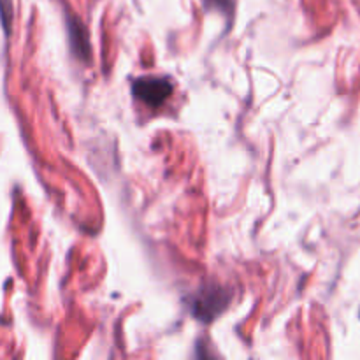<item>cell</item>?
I'll return each mask as SVG.
<instances>
[{"label":"cell","mask_w":360,"mask_h":360,"mask_svg":"<svg viewBox=\"0 0 360 360\" xmlns=\"http://www.w3.org/2000/svg\"><path fill=\"white\" fill-rule=\"evenodd\" d=\"M70 42H72V49L81 56V58H88L90 56V44H88V35L84 32L81 35V30H83V25L79 21H70Z\"/></svg>","instance_id":"obj_3"},{"label":"cell","mask_w":360,"mask_h":360,"mask_svg":"<svg viewBox=\"0 0 360 360\" xmlns=\"http://www.w3.org/2000/svg\"><path fill=\"white\" fill-rule=\"evenodd\" d=\"M132 91L150 108H160L172 94V83L167 77H139L134 81Z\"/></svg>","instance_id":"obj_1"},{"label":"cell","mask_w":360,"mask_h":360,"mask_svg":"<svg viewBox=\"0 0 360 360\" xmlns=\"http://www.w3.org/2000/svg\"><path fill=\"white\" fill-rule=\"evenodd\" d=\"M9 7H11V2L9 0H0V16H2V21H4V27H9Z\"/></svg>","instance_id":"obj_5"},{"label":"cell","mask_w":360,"mask_h":360,"mask_svg":"<svg viewBox=\"0 0 360 360\" xmlns=\"http://www.w3.org/2000/svg\"><path fill=\"white\" fill-rule=\"evenodd\" d=\"M207 9H217L220 13L232 16V11H234V0H204Z\"/></svg>","instance_id":"obj_4"},{"label":"cell","mask_w":360,"mask_h":360,"mask_svg":"<svg viewBox=\"0 0 360 360\" xmlns=\"http://www.w3.org/2000/svg\"><path fill=\"white\" fill-rule=\"evenodd\" d=\"M227 302L229 297H225V290H221V288H204L193 299L192 311L200 320H213L225 308Z\"/></svg>","instance_id":"obj_2"}]
</instances>
